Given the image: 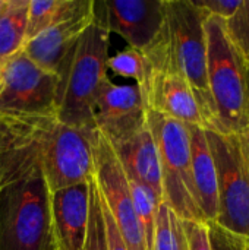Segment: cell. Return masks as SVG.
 Wrapping results in <instances>:
<instances>
[{
	"mask_svg": "<svg viewBox=\"0 0 249 250\" xmlns=\"http://www.w3.org/2000/svg\"><path fill=\"white\" fill-rule=\"evenodd\" d=\"M211 250H247L249 239L238 236L214 221L207 223Z\"/></svg>",
	"mask_w": 249,
	"mask_h": 250,
	"instance_id": "obj_24",
	"label": "cell"
},
{
	"mask_svg": "<svg viewBox=\"0 0 249 250\" xmlns=\"http://www.w3.org/2000/svg\"><path fill=\"white\" fill-rule=\"evenodd\" d=\"M227 35L249 67V0H242L238 10L225 21Z\"/></svg>",
	"mask_w": 249,
	"mask_h": 250,
	"instance_id": "obj_22",
	"label": "cell"
},
{
	"mask_svg": "<svg viewBox=\"0 0 249 250\" xmlns=\"http://www.w3.org/2000/svg\"><path fill=\"white\" fill-rule=\"evenodd\" d=\"M84 250H107L101 199L94 179L90 183V224H88V236Z\"/></svg>",
	"mask_w": 249,
	"mask_h": 250,
	"instance_id": "obj_23",
	"label": "cell"
},
{
	"mask_svg": "<svg viewBox=\"0 0 249 250\" xmlns=\"http://www.w3.org/2000/svg\"><path fill=\"white\" fill-rule=\"evenodd\" d=\"M248 152H249V130H248Z\"/></svg>",
	"mask_w": 249,
	"mask_h": 250,
	"instance_id": "obj_30",
	"label": "cell"
},
{
	"mask_svg": "<svg viewBox=\"0 0 249 250\" xmlns=\"http://www.w3.org/2000/svg\"><path fill=\"white\" fill-rule=\"evenodd\" d=\"M147 105L136 85H116L107 78L94 104L95 130L117 145L147 126Z\"/></svg>",
	"mask_w": 249,
	"mask_h": 250,
	"instance_id": "obj_10",
	"label": "cell"
},
{
	"mask_svg": "<svg viewBox=\"0 0 249 250\" xmlns=\"http://www.w3.org/2000/svg\"><path fill=\"white\" fill-rule=\"evenodd\" d=\"M90 183L50 193V224L54 250L85 248L90 224Z\"/></svg>",
	"mask_w": 249,
	"mask_h": 250,
	"instance_id": "obj_13",
	"label": "cell"
},
{
	"mask_svg": "<svg viewBox=\"0 0 249 250\" xmlns=\"http://www.w3.org/2000/svg\"><path fill=\"white\" fill-rule=\"evenodd\" d=\"M182 226L188 242V250H211L207 223L182 221Z\"/></svg>",
	"mask_w": 249,
	"mask_h": 250,
	"instance_id": "obj_25",
	"label": "cell"
},
{
	"mask_svg": "<svg viewBox=\"0 0 249 250\" xmlns=\"http://www.w3.org/2000/svg\"><path fill=\"white\" fill-rule=\"evenodd\" d=\"M151 250H188L182 220L163 202L158 208L156 236Z\"/></svg>",
	"mask_w": 249,
	"mask_h": 250,
	"instance_id": "obj_20",
	"label": "cell"
},
{
	"mask_svg": "<svg viewBox=\"0 0 249 250\" xmlns=\"http://www.w3.org/2000/svg\"><path fill=\"white\" fill-rule=\"evenodd\" d=\"M110 31L104 0H94V16L88 28L59 64L56 119L60 123L95 130L94 104L100 86L109 78Z\"/></svg>",
	"mask_w": 249,
	"mask_h": 250,
	"instance_id": "obj_2",
	"label": "cell"
},
{
	"mask_svg": "<svg viewBox=\"0 0 249 250\" xmlns=\"http://www.w3.org/2000/svg\"><path fill=\"white\" fill-rule=\"evenodd\" d=\"M112 148L125 176L147 186L163 202L160 157L148 125L129 139L112 145Z\"/></svg>",
	"mask_w": 249,
	"mask_h": 250,
	"instance_id": "obj_15",
	"label": "cell"
},
{
	"mask_svg": "<svg viewBox=\"0 0 249 250\" xmlns=\"http://www.w3.org/2000/svg\"><path fill=\"white\" fill-rule=\"evenodd\" d=\"M110 34H119L129 48L145 51L161 35L164 0H104Z\"/></svg>",
	"mask_w": 249,
	"mask_h": 250,
	"instance_id": "obj_11",
	"label": "cell"
},
{
	"mask_svg": "<svg viewBox=\"0 0 249 250\" xmlns=\"http://www.w3.org/2000/svg\"><path fill=\"white\" fill-rule=\"evenodd\" d=\"M217 171L220 227L249 239V152L248 130L227 135L205 129Z\"/></svg>",
	"mask_w": 249,
	"mask_h": 250,
	"instance_id": "obj_6",
	"label": "cell"
},
{
	"mask_svg": "<svg viewBox=\"0 0 249 250\" xmlns=\"http://www.w3.org/2000/svg\"><path fill=\"white\" fill-rule=\"evenodd\" d=\"M247 250H249V242H248V246H247Z\"/></svg>",
	"mask_w": 249,
	"mask_h": 250,
	"instance_id": "obj_31",
	"label": "cell"
},
{
	"mask_svg": "<svg viewBox=\"0 0 249 250\" xmlns=\"http://www.w3.org/2000/svg\"><path fill=\"white\" fill-rule=\"evenodd\" d=\"M207 78L214 113V132L239 135L249 130L247 63L230 41L225 19L207 15Z\"/></svg>",
	"mask_w": 249,
	"mask_h": 250,
	"instance_id": "obj_4",
	"label": "cell"
},
{
	"mask_svg": "<svg viewBox=\"0 0 249 250\" xmlns=\"http://www.w3.org/2000/svg\"><path fill=\"white\" fill-rule=\"evenodd\" d=\"M94 180L128 250H148L136 218L126 176L109 141L94 132Z\"/></svg>",
	"mask_w": 249,
	"mask_h": 250,
	"instance_id": "obj_9",
	"label": "cell"
},
{
	"mask_svg": "<svg viewBox=\"0 0 249 250\" xmlns=\"http://www.w3.org/2000/svg\"><path fill=\"white\" fill-rule=\"evenodd\" d=\"M247 79H248V91H249V67L247 69Z\"/></svg>",
	"mask_w": 249,
	"mask_h": 250,
	"instance_id": "obj_29",
	"label": "cell"
},
{
	"mask_svg": "<svg viewBox=\"0 0 249 250\" xmlns=\"http://www.w3.org/2000/svg\"><path fill=\"white\" fill-rule=\"evenodd\" d=\"M94 132L68 126L57 119L44 125L41 167L50 192L90 183L94 179Z\"/></svg>",
	"mask_w": 249,
	"mask_h": 250,
	"instance_id": "obj_8",
	"label": "cell"
},
{
	"mask_svg": "<svg viewBox=\"0 0 249 250\" xmlns=\"http://www.w3.org/2000/svg\"><path fill=\"white\" fill-rule=\"evenodd\" d=\"M29 0H10L0 18V66L22 51L26 42Z\"/></svg>",
	"mask_w": 249,
	"mask_h": 250,
	"instance_id": "obj_17",
	"label": "cell"
},
{
	"mask_svg": "<svg viewBox=\"0 0 249 250\" xmlns=\"http://www.w3.org/2000/svg\"><path fill=\"white\" fill-rule=\"evenodd\" d=\"M191 144L192 176L200 201L201 212L205 221H216L219 209V186L217 171L210 145L207 142L205 129L200 126H188Z\"/></svg>",
	"mask_w": 249,
	"mask_h": 250,
	"instance_id": "obj_16",
	"label": "cell"
},
{
	"mask_svg": "<svg viewBox=\"0 0 249 250\" xmlns=\"http://www.w3.org/2000/svg\"><path fill=\"white\" fill-rule=\"evenodd\" d=\"M166 22L158 40L144 53L150 67L178 72L192 88L201 107L205 129L214 123L207 78V13L192 0H164Z\"/></svg>",
	"mask_w": 249,
	"mask_h": 250,
	"instance_id": "obj_3",
	"label": "cell"
},
{
	"mask_svg": "<svg viewBox=\"0 0 249 250\" xmlns=\"http://www.w3.org/2000/svg\"><path fill=\"white\" fill-rule=\"evenodd\" d=\"M92 16L94 0H82L72 16L28 40L22 48L23 53L40 67L56 73L68 51L91 23Z\"/></svg>",
	"mask_w": 249,
	"mask_h": 250,
	"instance_id": "obj_14",
	"label": "cell"
},
{
	"mask_svg": "<svg viewBox=\"0 0 249 250\" xmlns=\"http://www.w3.org/2000/svg\"><path fill=\"white\" fill-rule=\"evenodd\" d=\"M9 3H10V0H0V18H1V16L4 15V12L7 10Z\"/></svg>",
	"mask_w": 249,
	"mask_h": 250,
	"instance_id": "obj_28",
	"label": "cell"
},
{
	"mask_svg": "<svg viewBox=\"0 0 249 250\" xmlns=\"http://www.w3.org/2000/svg\"><path fill=\"white\" fill-rule=\"evenodd\" d=\"M107 69L119 76L134 79L139 91L144 89L150 73V66L144 53L135 48H126L113 57H109Z\"/></svg>",
	"mask_w": 249,
	"mask_h": 250,
	"instance_id": "obj_21",
	"label": "cell"
},
{
	"mask_svg": "<svg viewBox=\"0 0 249 250\" xmlns=\"http://www.w3.org/2000/svg\"><path fill=\"white\" fill-rule=\"evenodd\" d=\"M47 122L0 116V250H54L41 167Z\"/></svg>",
	"mask_w": 249,
	"mask_h": 250,
	"instance_id": "obj_1",
	"label": "cell"
},
{
	"mask_svg": "<svg viewBox=\"0 0 249 250\" xmlns=\"http://www.w3.org/2000/svg\"><path fill=\"white\" fill-rule=\"evenodd\" d=\"M82 0H29L26 41L72 16Z\"/></svg>",
	"mask_w": 249,
	"mask_h": 250,
	"instance_id": "obj_18",
	"label": "cell"
},
{
	"mask_svg": "<svg viewBox=\"0 0 249 250\" xmlns=\"http://www.w3.org/2000/svg\"><path fill=\"white\" fill-rule=\"evenodd\" d=\"M147 125L158 149L163 204L182 221L207 223L192 176L188 126L151 110L147 111Z\"/></svg>",
	"mask_w": 249,
	"mask_h": 250,
	"instance_id": "obj_5",
	"label": "cell"
},
{
	"mask_svg": "<svg viewBox=\"0 0 249 250\" xmlns=\"http://www.w3.org/2000/svg\"><path fill=\"white\" fill-rule=\"evenodd\" d=\"M57 75L35 64L23 50L0 66V116L15 120L56 119Z\"/></svg>",
	"mask_w": 249,
	"mask_h": 250,
	"instance_id": "obj_7",
	"label": "cell"
},
{
	"mask_svg": "<svg viewBox=\"0 0 249 250\" xmlns=\"http://www.w3.org/2000/svg\"><path fill=\"white\" fill-rule=\"evenodd\" d=\"M192 3L203 9L207 15L226 21L238 10L242 0H192Z\"/></svg>",
	"mask_w": 249,
	"mask_h": 250,
	"instance_id": "obj_26",
	"label": "cell"
},
{
	"mask_svg": "<svg viewBox=\"0 0 249 250\" xmlns=\"http://www.w3.org/2000/svg\"><path fill=\"white\" fill-rule=\"evenodd\" d=\"M98 189V188H97ZM100 193V192H98ZM101 199V195H100ZM101 209H103V221H104V236H106V246L107 250H128L112 215L109 214L103 199H101Z\"/></svg>",
	"mask_w": 249,
	"mask_h": 250,
	"instance_id": "obj_27",
	"label": "cell"
},
{
	"mask_svg": "<svg viewBox=\"0 0 249 250\" xmlns=\"http://www.w3.org/2000/svg\"><path fill=\"white\" fill-rule=\"evenodd\" d=\"M126 180H128V188L131 192L132 205H134L136 218L139 221V226L142 229V234H144L147 248L148 250H151L153 243H154L157 215H158V208L161 205V201L147 186H144L129 177H126Z\"/></svg>",
	"mask_w": 249,
	"mask_h": 250,
	"instance_id": "obj_19",
	"label": "cell"
},
{
	"mask_svg": "<svg viewBox=\"0 0 249 250\" xmlns=\"http://www.w3.org/2000/svg\"><path fill=\"white\" fill-rule=\"evenodd\" d=\"M141 94L147 110L157 111L186 126L205 129V120L197 97L185 78L178 72L150 67L147 83Z\"/></svg>",
	"mask_w": 249,
	"mask_h": 250,
	"instance_id": "obj_12",
	"label": "cell"
}]
</instances>
